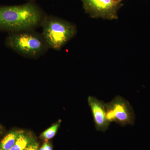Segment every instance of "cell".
Returning a JSON list of instances; mask_svg holds the SVG:
<instances>
[{"mask_svg":"<svg viewBox=\"0 0 150 150\" xmlns=\"http://www.w3.org/2000/svg\"><path fill=\"white\" fill-rule=\"evenodd\" d=\"M47 14L34 1L14 6H0V31L9 33L35 30Z\"/></svg>","mask_w":150,"mask_h":150,"instance_id":"obj_1","label":"cell"},{"mask_svg":"<svg viewBox=\"0 0 150 150\" xmlns=\"http://www.w3.org/2000/svg\"><path fill=\"white\" fill-rule=\"evenodd\" d=\"M5 44L7 48L25 58L36 59L46 54L49 49L41 33L28 30L9 33Z\"/></svg>","mask_w":150,"mask_h":150,"instance_id":"obj_2","label":"cell"},{"mask_svg":"<svg viewBox=\"0 0 150 150\" xmlns=\"http://www.w3.org/2000/svg\"><path fill=\"white\" fill-rule=\"evenodd\" d=\"M42 36L49 48L60 51L77 33L76 25L52 15H46L41 25Z\"/></svg>","mask_w":150,"mask_h":150,"instance_id":"obj_3","label":"cell"},{"mask_svg":"<svg viewBox=\"0 0 150 150\" xmlns=\"http://www.w3.org/2000/svg\"><path fill=\"white\" fill-rule=\"evenodd\" d=\"M105 105L106 118L109 123L115 122L122 126L134 124L135 114L134 109L129 101L123 98L116 96Z\"/></svg>","mask_w":150,"mask_h":150,"instance_id":"obj_4","label":"cell"},{"mask_svg":"<svg viewBox=\"0 0 150 150\" xmlns=\"http://www.w3.org/2000/svg\"><path fill=\"white\" fill-rule=\"evenodd\" d=\"M86 13L92 18L117 19L123 0H81Z\"/></svg>","mask_w":150,"mask_h":150,"instance_id":"obj_5","label":"cell"},{"mask_svg":"<svg viewBox=\"0 0 150 150\" xmlns=\"http://www.w3.org/2000/svg\"><path fill=\"white\" fill-rule=\"evenodd\" d=\"M88 102L92 114L96 129L98 131L105 132L110 124L106 118L105 103L91 96L88 97Z\"/></svg>","mask_w":150,"mask_h":150,"instance_id":"obj_6","label":"cell"},{"mask_svg":"<svg viewBox=\"0 0 150 150\" xmlns=\"http://www.w3.org/2000/svg\"><path fill=\"white\" fill-rule=\"evenodd\" d=\"M22 131H12L0 142V150H9L13 146Z\"/></svg>","mask_w":150,"mask_h":150,"instance_id":"obj_7","label":"cell"},{"mask_svg":"<svg viewBox=\"0 0 150 150\" xmlns=\"http://www.w3.org/2000/svg\"><path fill=\"white\" fill-rule=\"evenodd\" d=\"M33 142L31 137L22 131L15 144L9 150H24Z\"/></svg>","mask_w":150,"mask_h":150,"instance_id":"obj_8","label":"cell"},{"mask_svg":"<svg viewBox=\"0 0 150 150\" xmlns=\"http://www.w3.org/2000/svg\"><path fill=\"white\" fill-rule=\"evenodd\" d=\"M61 123V120H59L57 121V123L46 129V131L43 132L40 135L41 138L46 141H48V140L52 139L57 133Z\"/></svg>","mask_w":150,"mask_h":150,"instance_id":"obj_9","label":"cell"},{"mask_svg":"<svg viewBox=\"0 0 150 150\" xmlns=\"http://www.w3.org/2000/svg\"><path fill=\"white\" fill-rule=\"evenodd\" d=\"M38 144L36 142H33L24 150H38Z\"/></svg>","mask_w":150,"mask_h":150,"instance_id":"obj_10","label":"cell"},{"mask_svg":"<svg viewBox=\"0 0 150 150\" xmlns=\"http://www.w3.org/2000/svg\"><path fill=\"white\" fill-rule=\"evenodd\" d=\"M43 146L44 147L45 150H53V149H52V147L51 144L48 143L47 141H46V142L44 143Z\"/></svg>","mask_w":150,"mask_h":150,"instance_id":"obj_11","label":"cell"},{"mask_svg":"<svg viewBox=\"0 0 150 150\" xmlns=\"http://www.w3.org/2000/svg\"><path fill=\"white\" fill-rule=\"evenodd\" d=\"M39 150H45V149H44V147H43V146H42L40 147Z\"/></svg>","mask_w":150,"mask_h":150,"instance_id":"obj_12","label":"cell"},{"mask_svg":"<svg viewBox=\"0 0 150 150\" xmlns=\"http://www.w3.org/2000/svg\"><path fill=\"white\" fill-rule=\"evenodd\" d=\"M28 1H34L35 0H28Z\"/></svg>","mask_w":150,"mask_h":150,"instance_id":"obj_13","label":"cell"},{"mask_svg":"<svg viewBox=\"0 0 150 150\" xmlns=\"http://www.w3.org/2000/svg\"><path fill=\"white\" fill-rule=\"evenodd\" d=\"M1 126H0V132H1Z\"/></svg>","mask_w":150,"mask_h":150,"instance_id":"obj_14","label":"cell"}]
</instances>
